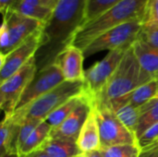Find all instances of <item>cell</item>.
<instances>
[{
  "mask_svg": "<svg viewBox=\"0 0 158 157\" xmlns=\"http://www.w3.org/2000/svg\"><path fill=\"white\" fill-rule=\"evenodd\" d=\"M129 48L124 47L109 51L102 60L85 70L84 93L91 99L92 103L102 93Z\"/></svg>",
  "mask_w": 158,
  "mask_h": 157,
  "instance_id": "5b68a950",
  "label": "cell"
},
{
  "mask_svg": "<svg viewBox=\"0 0 158 157\" xmlns=\"http://www.w3.org/2000/svg\"><path fill=\"white\" fill-rule=\"evenodd\" d=\"M133 52L141 67L154 79L158 77V47L138 39L132 44Z\"/></svg>",
  "mask_w": 158,
  "mask_h": 157,
  "instance_id": "2e32d148",
  "label": "cell"
},
{
  "mask_svg": "<svg viewBox=\"0 0 158 157\" xmlns=\"http://www.w3.org/2000/svg\"><path fill=\"white\" fill-rule=\"evenodd\" d=\"M64 81L59 68L55 63L39 69L24 91L16 110L28 106Z\"/></svg>",
  "mask_w": 158,
  "mask_h": 157,
  "instance_id": "9c48e42d",
  "label": "cell"
},
{
  "mask_svg": "<svg viewBox=\"0 0 158 157\" xmlns=\"http://www.w3.org/2000/svg\"><path fill=\"white\" fill-rule=\"evenodd\" d=\"M141 149L136 144H122L101 148L102 157H139Z\"/></svg>",
  "mask_w": 158,
  "mask_h": 157,
  "instance_id": "d4e9b609",
  "label": "cell"
},
{
  "mask_svg": "<svg viewBox=\"0 0 158 157\" xmlns=\"http://www.w3.org/2000/svg\"><path fill=\"white\" fill-rule=\"evenodd\" d=\"M139 111L140 118L136 130L137 139L148 128L158 123V97L150 100L148 103L139 107Z\"/></svg>",
  "mask_w": 158,
  "mask_h": 157,
  "instance_id": "603a6c76",
  "label": "cell"
},
{
  "mask_svg": "<svg viewBox=\"0 0 158 157\" xmlns=\"http://www.w3.org/2000/svg\"><path fill=\"white\" fill-rule=\"evenodd\" d=\"M0 157H19V155L18 154H7V155H2Z\"/></svg>",
  "mask_w": 158,
  "mask_h": 157,
  "instance_id": "e575fe53",
  "label": "cell"
},
{
  "mask_svg": "<svg viewBox=\"0 0 158 157\" xmlns=\"http://www.w3.org/2000/svg\"><path fill=\"white\" fill-rule=\"evenodd\" d=\"M158 25V0H151L143 26Z\"/></svg>",
  "mask_w": 158,
  "mask_h": 157,
  "instance_id": "f1b7e54d",
  "label": "cell"
},
{
  "mask_svg": "<svg viewBox=\"0 0 158 157\" xmlns=\"http://www.w3.org/2000/svg\"><path fill=\"white\" fill-rule=\"evenodd\" d=\"M151 0H124L100 16L88 21L79 30L72 44L82 51L106 31L131 21L144 23Z\"/></svg>",
  "mask_w": 158,
  "mask_h": 157,
  "instance_id": "7a4b0ae2",
  "label": "cell"
},
{
  "mask_svg": "<svg viewBox=\"0 0 158 157\" xmlns=\"http://www.w3.org/2000/svg\"><path fill=\"white\" fill-rule=\"evenodd\" d=\"M156 143H158V141H157V142H156Z\"/></svg>",
  "mask_w": 158,
  "mask_h": 157,
  "instance_id": "74e56055",
  "label": "cell"
},
{
  "mask_svg": "<svg viewBox=\"0 0 158 157\" xmlns=\"http://www.w3.org/2000/svg\"><path fill=\"white\" fill-rule=\"evenodd\" d=\"M41 2H42V4L44 5V6H45L46 7H48V8H50V9H54L56 6H57V4L60 2V0H40Z\"/></svg>",
  "mask_w": 158,
  "mask_h": 157,
  "instance_id": "d6a6232c",
  "label": "cell"
},
{
  "mask_svg": "<svg viewBox=\"0 0 158 157\" xmlns=\"http://www.w3.org/2000/svg\"><path fill=\"white\" fill-rule=\"evenodd\" d=\"M87 0H60L41 29V45L35 55L38 70L53 64L85 23Z\"/></svg>",
  "mask_w": 158,
  "mask_h": 157,
  "instance_id": "6da1fadb",
  "label": "cell"
},
{
  "mask_svg": "<svg viewBox=\"0 0 158 157\" xmlns=\"http://www.w3.org/2000/svg\"><path fill=\"white\" fill-rule=\"evenodd\" d=\"M93 107L99 125L101 148L122 144L138 145L136 136L119 121L112 109L97 103L94 104Z\"/></svg>",
  "mask_w": 158,
  "mask_h": 157,
  "instance_id": "ba28073f",
  "label": "cell"
},
{
  "mask_svg": "<svg viewBox=\"0 0 158 157\" xmlns=\"http://www.w3.org/2000/svg\"><path fill=\"white\" fill-rule=\"evenodd\" d=\"M19 157H50L44 151L41 150V149H38L32 153H30L28 155H22V156Z\"/></svg>",
  "mask_w": 158,
  "mask_h": 157,
  "instance_id": "1f68e13d",
  "label": "cell"
},
{
  "mask_svg": "<svg viewBox=\"0 0 158 157\" xmlns=\"http://www.w3.org/2000/svg\"><path fill=\"white\" fill-rule=\"evenodd\" d=\"M153 80L154 78L143 70L139 64L131 46L126 51L107 85L93 104L107 103L124 97L138 87Z\"/></svg>",
  "mask_w": 158,
  "mask_h": 157,
  "instance_id": "3957f363",
  "label": "cell"
},
{
  "mask_svg": "<svg viewBox=\"0 0 158 157\" xmlns=\"http://www.w3.org/2000/svg\"><path fill=\"white\" fill-rule=\"evenodd\" d=\"M2 23L6 26L9 38L6 55L20 45L37 31L41 30L44 25L39 20L23 16L11 9L3 15Z\"/></svg>",
  "mask_w": 158,
  "mask_h": 157,
  "instance_id": "8fae6325",
  "label": "cell"
},
{
  "mask_svg": "<svg viewBox=\"0 0 158 157\" xmlns=\"http://www.w3.org/2000/svg\"><path fill=\"white\" fill-rule=\"evenodd\" d=\"M86 94L83 93L77 96H74L56 108L54 112H52L46 118L45 121L52 127V129L59 126L77 107L82 101L85 99Z\"/></svg>",
  "mask_w": 158,
  "mask_h": 157,
  "instance_id": "7402d4cb",
  "label": "cell"
},
{
  "mask_svg": "<svg viewBox=\"0 0 158 157\" xmlns=\"http://www.w3.org/2000/svg\"><path fill=\"white\" fill-rule=\"evenodd\" d=\"M37 71L34 56L15 74L0 82V107L5 116H11L15 113L24 91Z\"/></svg>",
  "mask_w": 158,
  "mask_h": 157,
  "instance_id": "8992f818",
  "label": "cell"
},
{
  "mask_svg": "<svg viewBox=\"0 0 158 157\" xmlns=\"http://www.w3.org/2000/svg\"><path fill=\"white\" fill-rule=\"evenodd\" d=\"M157 81L156 79H154L153 81L146 82V83L143 84L142 86L138 87L137 89H135L134 91H132L126 96L116 99V100H112L110 102L127 103V104L131 105L134 107L139 108L142 105L148 103L150 100L156 98L157 96ZM103 104H105V103H103Z\"/></svg>",
  "mask_w": 158,
  "mask_h": 157,
  "instance_id": "ac0fdd59",
  "label": "cell"
},
{
  "mask_svg": "<svg viewBox=\"0 0 158 157\" xmlns=\"http://www.w3.org/2000/svg\"><path fill=\"white\" fill-rule=\"evenodd\" d=\"M79 157H86V155H85V154H82L81 156H79Z\"/></svg>",
  "mask_w": 158,
  "mask_h": 157,
  "instance_id": "d590c367",
  "label": "cell"
},
{
  "mask_svg": "<svg viewBox=\"0 0 158 157\" xmlns=\"http://www.w3.org/2000/svg\"><path fill=\"white\" fill-rule=\"evenodd\" d=\"M84 58L83 51L70 44L57 56L54 63L59 68L66 81H84Z\"/></svg>",
  "mask_w": 158,
  "mask_h": 157,
  "instance_id": "4fadbf2b",
  "label": "cell"
},
{
  "mask_svg": "<svg viewBox=\"0 0 158 157\" xmlns=\"http://www.w3.org/2000/svg\"><path fill=\"white\" fill-rule=\"evenodd\" d=\"M23 16L45 23L52 14V9L46 7L40 0H17L10 8Z\"/></svg>",
  "mask_w": 158,
  "mask_h": 157,
  "instance_id": "ffe728a7",
  "label": "cell"
},
{
  "mask_svg": "<svg viewBox=\"0 0 158 157\" xmlns=\"http://www.w3.org/2000/svg\"><path fill=\"white\" fill-rule=\"evenodd\" d=\"M156 81H157V86H158V77L156 79ZM156 97H158V92H157V96H156Z\"/></svg>",
  "mask_w": 158,
  "mask_h": 157,
  "instance_id": "8d00e7d4",
  "label": "cell"
},
{
  "mask_svg": "<svg viewBox=\"0 0 158 157\" xmlns=\"http://www.w3.org/2000/svg\"><path fill=\"white\" fill-rule=\"evenodd\" d=\"M158 141V123L151 126L137 139V144L140 149L146 148L156 143Z\"/></svg>",
  "mask_w": 158,
  "mask_h": 157,
  "instance_id": "4316f807",
  "label": "cell"
},
{
  "mask_svg": "<svg viewBox=\"0 0 158 157\" xmlns=\"http://www.w3.org/2000/svg\"><path fill=\"white\" fill-rule=\"evenodd\" d=\"M50 157H79L82 155L77 143L49 137L39 148Z\"/></svg>",
  "mask_w": 158,
  "mask_h": 157,
  "instance_id": "e0dca14e",
  "label": "cell"
},
{
  "mask_svg": "<svg viewBox=\"0 0 158 157\" xmlns=\"http://www.w3.org/2000/svg\"><path fill=\"white\" fill-rule=\"evenodd\" d=\"M41 41L42 32L39 30L7 55H0V82L15 74L35 56L41 45Z\"/></svg>",
  "mask_w": 158,
  "mask_h": 157,
  "instance_id": "30bf717a",
  "label": "cell"
},
{
  "mask_svg": "<svg viewBox=\"0 0 158 157\" xmlns=\"http://www.w3.org/2000/svg\"><path fill=\"white\" fill-rule=\"evenodd\" d=\"M84 93V81H66L46 93L44 95L23 108L18 109L14 117L22 122L25 118L45 120V118L56 108L70 98Z\"/></svg>",
  "mask_w": 158,
  "mask_h": 157,
  "instance_id": "277c9868",
  "label": "cell"
},
{
  "mask_svg": "<svg viewBox=\"0 0 158 157\" xmlns=\"http://www.w3.org/2000/svg\"><path fill=\"white\" fill-rule=\"evenodd\" d=\"M16 1L17 0H0V11L2 15H5Z\"/></svg>",
  "mask_w": 158,
  "mask_h": 157,
  "instance_id": "4dcf8cb0",
  "label": "cell"
},
{
  "mask_svg": "<svg viewBox=\"0 0 158 157\" xmlns=\"http://www.w3.org/2000/svg\"><path fill=\"white\" fill-rule=\"evenodd\" d=\"M85 155H86V157H102V155H101L100 151H95V152L85 154Z\"/></svg>",
  "mask_w": 158,
  "mask_h": 157,
  "instance_id": "836d02e7",
  "label": "cell"
},
{
  "mask_svg": "<svg viewBox=\"0 0 158 157\" xmlns=\"http://www.w3.org/2000/svg\"><path fill=\"white\" fill-rule=\"evenodd\" d=\"M122 1L124 0H87L85 9V23L95 19L107 9Z\"/></svg>",
  "mask_w": 158,
  "mask_h": 157,
  "instance_id": "cb8c5ba5",
  "label": "cell"
},
{
  "mask_svg": "<svg viewBox=\"0 0 158 157\" xmlns=\"http://www.w3.org/2000/svg\"><path fill=\"white\" fill-rule=\"evenodd\" d=\"M143 21H131L113 28L94 39L84 50V56H91L102 51H113L131 47L140 37Z\"/></svg>",
  "mask_w": 158,
  "mask_h": 157,
  "instance_id": "52a82bcc",
  "label": "cell"
},
{
  "mask_svg": "<svg viewBox=\"0 0 158 157\" xmlns=\"http://www.w3.org/2000/svg\"><path fill=\"white\" fill-rule=\"evenodd\" d=\"M92 108L93 103L86 95L82 103L80 104L78 107L59 126L52 129L50 137L77 143L81 128L85 123Z\"/></svg>",
  "mask_w": 158,
  "mask_h": 157,
  "instance_id": "7c38bea8",
  "label": "cell"
},
{
  "mask_svg": "<svg viewBox=\"0 0 158 157\" xmlns=\"http://www.w3.org/2000/svg\"><path fill=\"white\" fill-rule=\"evenodd\" d=\"M21 122L14 115L5 116L0 130V156L18 154V141ZM19 155V154H18Z\"/></svg>",
  "mask_w": 158,
  "mask_h": 157,
  "instance_id": "9a60e30c",
  "label": "cell"
},
{
  "mask_svg": "<svg viewBox=\"0 0 158 157\" xmlns=\"http://www.w3.org/2000/svg\"><path fill=\"white\" fill-rule=\"evenodd\" d=\"M139 39L150 45L158 47V25L143 26Z\"/></svg>",
  "mask_w": 158,
  "mask_h": 157,
  "instance_id": "83f0119b",
  "label": "cell"
},
{
  "mask_svg": "<svg viewBox=\"0 0 158 157\" xmlns=\"http://www.w3.org/2000/svg\"><path fill=\"white\" fill-rule=\"evenodd\" d=\"M44 121V120H43ZM42 122V120L34 119V118H25L21 122L19 134V141H18V152L19 148L23 145L31 132L35 130V128Z\"/></svg>",
  "mask_w": 158,
  "mask_h": 157,
  "instance_id": "484cf974",
  "label": "cell"
},
{
  "mask_svg": "<svg viewBox=\"0 0 158 157\" xmlns=\"http://www.w3.org/2000/svg\"><path fill=\"white\" fill-rule=\"evenodd\" d=\"M139 157H158V143L141 149Z\"/></svg>",
  "mask_w": 158,
  "mask_h": 157,
  "instance_id": "f546056e",
  "label": "cell"
},
{
  "mask_svg": "<svg viewBox=\"0 0 158 157\" xmlns=\"http://www.w3.org/2000/svg\"><path fill=\"white\" fill-rule=\"evenodd\" d=\"M77 144L82 154H89L101 150L99 125L94 107L81 128L77 140Z\"/></svg>",
  "mask_w": 158,
  "mask_h": 157,
  "instance_id": "5bb4252c",
  "label": "cell"
},
{
  "mask_svg": "<svg viewBox=\"0 0 158 157\" xmlns=\"http://www.w3.org/2000/svg\"><path fill=\"white\" fill-rule=\"evenodd\" d=\"M51 131L52 127L45 120L42 121L31 132V134L29 136L23 145L19 148L18 152L19 155L22 156L38 150L44 144V143L50 137Z\"/></svg>",
  "mask_w": 158,
  "mask_h": 157,
  "instance_id": "44dd1931",
  "label": "cell"
},
{
  "mask_svg": "<svg viewBox=\"0 0 158 157\" xmlns=\"http://www.w3.org/2000/svg\"><path fill=\"white\" fill-rule=\"evenodd\" d=\"M95 104V103H94ZM101 104V103H97ZM94 105V104H93ZM103 105H107L110 109L114 111L119 121L136 136V130L139 124L140 111L139 108L132 106L127 103H118V102H108Z\"/></svg>",
  "mask_w": 158,
  "mask_h": 157,
  "instance_id": "d6986e66",
  "label": "cell"
}]
</instances>
